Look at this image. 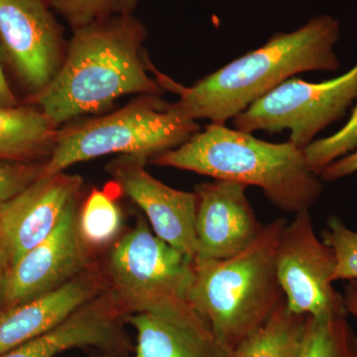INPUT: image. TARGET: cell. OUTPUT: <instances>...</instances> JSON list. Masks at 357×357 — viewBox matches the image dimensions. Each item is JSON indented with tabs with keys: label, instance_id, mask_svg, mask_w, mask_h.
I'll return each instance as SVG.
<instances>
[{
	"label": "cell",
	"instance_id": "cell-1",
	"mask_svg": "<svg viewBox=\"0 0 357 357\" xmlns=\"http://www.w3.org/2000/svg\"><path fill=\"white\" fill-rule=\"evenodd\" d=\"M147 29L133 14L95 21L73 30L62 67L48 86L27 98L57 128L100 114L128 95H162L148 75Z\"/></svg>",
	"mask_w": 357,
	"mask_h": 357
},
{
	"label": "cell",
	"instance_id": "cell-2",
	"mask_svg": "<svg viewBox=\"0 0 357 357\" xmlns=\"http://www.w3.org/2000/svg\"><path fill=\"white\" fill-rule=\"evenodd\" d=\"M340 23L330 15L312 18L299 29L277 33L266 44L231 61L191 86L149 70L164 91L178 96L172 103L188 119L225 124L283 82L301 73L333 70L340 63L335 52Z\"/></svg>",
	"mask_w": 357,
	"mask_h": 357
},
{
	"label": "cell",
	"instance_id": "cell-3",
	"mask_svg": "<svg viewBox=\"0 0 357 357\" xmlns=\"http://www.w3.org/2000/svg\"><path fill=\"white\" fill-rule=\"evenodd\" d=\"M149 163L256 185L276 208L287 213L311 210L323 192L318 176L307 166L304 150L290 141L260 140L225 124L211 123Z\"/></svg>",
	"mask_w": 357,
	"mask_h": 357
},
{
	"label": "cell",
	"instance_id": "cell-4",
	"mask_svg": "<svg viewBox=\"0 0 357 357\" xmlns=\"http://www.w3.org/2000/svg\"><path fill=\"white\" fill-rule=\"evenodd\" d=\"M285 218L265 225L238 255L222 260H195L187 300L229 351L259 330L285 302L276 272V255Z\"/></svg>",
	"mask_w": 357,
	"mask_h": 357
},
{
	"label": "cell",
	"instance_id": "cell-5",
	"mask_svg": "<svg viewBox=\"0 0 357 357\" xmlns=\"http://www.w3.org/2000/svg\"><path fill=\"white\" fill-rule=\"evenodd\" d=\"M198 131L196 121L178 114L161 95L137 96L112 114L61 126L41 174L65 172L77 163L112 154L140 157L149 163Z\"/></svg>",
	"mask_w": 357,
	"mask_h": 357
},
{
	"label": "cell",
	"instance_id": "cell-6",
	"mask_svg": "<svg viewBox=\"0 0 357 357\" xmlns=\"http://www.w3.org/2000/svg\"><path fill=\"white\" fill-rule=\"evenodd\" d=\"M102 270L107 290L128 316L187 299L195 259L159 238L146 218L138 215L132 229L112 244Z\"/></svg>",
	"mask_w": 357,
	"mask_h": 357
},
{
	"label": "cell",
	"instance_id": "cell-7",
	"mask_svg": "<svg viewBox=\"0 0 357 357\" xmlns=\"http://www.w3.org/2000/svg\"><path fill=\"white\" fill-rule=\"evenodd\" d=\"M357 98V64L342 76L307 83L291 77L234 119L237 130H290V141L305 150L317 134L342 119Z\"/></svg>",
	"mask_w": 357,
	"mask_h": 357
},
{
	"label": "cell",
	"instance_id": "cell-8",
	"mask_svg": "<svg viewBox=\"0 0 357 357\" xmlns=\"http://www.w3.org/2000/svg\"><path fill=\"white\" fill-rule=\"evenodd\" d=\"M68 42L47 0H0V57L27 98L53 81Z\"/></svg>",
	"mask_w": 357,
	"mask_h": 357
},
{
	"label": "cell",
	"instance_id": "cell-9",
	"mask_svg": "<svg viewBox=\"0 0 357 357\" xmlns=\"http://www.w3.org/2000/svg\"><path fill=\"white\" fill-rule=\"evenodd\" d=\"M335 267L333 251L317 236L310 211L295 213L282 232L276 255L289 311L314 318L347 314L342 294L333 287Z\"/></svg>",
	"mask_w": 357,
	"mask_h": 357
},
{
	"label": "cell",
	"instance_id": "cell-10",
	"mask_svg": "<svg viewBox=\"0 0 357 357\" xmlns=\"http://www.w3.org/2000/svg\"><path fill=\"white\" fill-rule=\"evenodd\" d=\"M83 201L66 213L50 236L0 276V311L57 290L95 264V251L84 243L77 223Z\"/></svg>",
	"mask_w": 357,
	"mask_h": 357
},
{
	"label": "cell",
	"instance_id": "cell-11",
	"mask_svg": "<svg viewBox=\"0 0 357 357\" xmlns=\"http://www.w3.org/2000/svg\"><path fill=\"white\" fill-rule=\"evenodd\" d=\"M84 180L65 172L44 175L0 203V276L41 243L66 213L83 201Z\"/></svg>",
	"mask_w": 357,
	"mask_h": 357
},
{
	"label": "cell",
	"instance_id": "cell-12",
	"mask_svg": "<svg viewBox=\"0 0 357 357\" xmlns=\"http://www.w3.org/2000/svg\"><path fill=\"white\" fill-rule=\"evenodd\" d=\"M148 161L119 155L105 168L119 192L144 213L162 241L195 259L197 255V197L169 187L146 170Z\"/></svg>",
	"mask_w": 357,
	"mask_h": 357
},
{
	"label": "cell",
	"instance_id": "cell-13",
	"mask_svg": "<svg viewBox=\"0 0 357 357\" xmlns=\"http://www.w3.org/2000/svg\"><path fill=\"white\" fill-rule=\"evenodd\" d=\"M248 185L215 180L195 187L197 197L196 261L222 260L255 243L265 225L246 197Z\"/></svg>",
	"mask_w": 357,
	"mask_h": 357
},
{
	"label": "cell",
	"instance_id": "cell-14",
	"mask_svg": "<svg viewBox=\"0 0 357 357\" xmlns=\"http://www.w3.org/2000/svg\"><path fill=\"white\" fill-rule=\"evenodd\" d=\"M124 321L136 332L131 357H231L187 299L166 301Z\"/></svg>",
	"mask_w": 357,
	"mask_h": 357
},
{
	"label": "cell",
	"instance_id": "cell-15",
	"mask_svg": "<svg viewBox=\"0 0 357 357\" xmlns=\"http://www.w3.org/2000/svg\"><path fill=\"white\" fill-rule=\"evenodd\" d=\"M107 289L102 265L96 261L63 287L0 311V356L48 332Z\"/></svg>",
	"mask_w": 357,
	"mask_h": 357
},
{
	"label": "cell",
	"instance_id": "cell-16",
	"mask_svg": "<svg viewBox=\"0 0 357 357\" xmlns=\"http://www.w3.org/2000/svg\"><path fill=\"white\" fill-rule=\"evenodd\" d=\"M58 129L36 105L0 107V162L46 163Z\"/></svg>",
	"mask_w": 357,
	"mask_h": 357
},
{
	"label": "cell",
	"instance_id": "cell-17",
	"mask_svg": "<svg viewBox=\"0 0 357 357\" xmlns=\"http://www.w3.org/2000/svg\"><path fill=\"white\" fill-rule=\"evenodd\" d=\"M306 319L289 311L284 302L264 326L237 345L231 357H299Z\"/></svg>",
	"mask_w": 357,
	"mask_h": 357
},
{
	"label": "cell",
	"instance_id": "cell-18",
	"mask_svg": "<svg viewBox=\"0 0 357 357\" xmlns=\"http://www.w3.org/2000/svg\"><path fill=\"white\" fill-rule=\"evenodd\" d=\"M77 223L84 243L93 251L112 245L121 236L122 213L112 192L93 188L82 203Z\"/></svg>",
	"mask_w": 357,
	"mask_h": 357
},
{
	"label": "cell",
	"instance_id": "cell-19",
	"mask_svg": "<svg viewBox=\"0 0 357 357\" xmlns=\"http://www.w3.org/2000/svg\"><path fill=\"white\" fill-rule=\"evenodd\" d=\"M347 316H307L299 357H356V337Z\"/></svg>",
	"mask_w": 357,
	"mask_h": 357
},
{
	"label": "cell",
	"instance_id": "cell-20",
	"mask_svg": "<svg viewBox=\"0 0 357 357\" xmlns=\"http://www.w3.org/2000/svg\"><path fill=\"white\" fill-rule=\"evenodd\" d=\"M73 30L95 21L133 14L138 0H47Z\"/></svg>",
	"mask_w": 357,
	"mask_h": 357
},
{
	"label": "cell",
	"instance_id": "cell-21",
	"mask_svg": "<svg viewBox=\"0 0 357 357\" xmlns=\"http://www.w3.org/2000/svg\"><path fill=\"white\" fill-rule=\"evenodd\" d=\"M357 100V98H356ZM357 149V102L351 117L337 132L312 141L304 150L310 170L314 175L321 176L326 167L333 162L351 153Z\"/></svg>",
	"mask_w": 357,
	"mask_h": 357
},
{
	"label": "cell",
	"instance_id": "cell-22",
	"mask_svg": "<svg viewBox=\"0 0 357 357\" xmlns=\"http://www.w3.org/2000/svg\"><path fill=\"white\" fill-rule=\"evenodd\" d=\"M321 236V241L332 248L335 255L333 283L340 280L356 281L357 230L349 229L340 218L332 217Z\"/></svg>",
	"mask_w": 357,
	"mask_h": 357
},
{
	"label": "cell",
	"instance_id": "cell-23",
	"mask_svg": "<svg viewBox=\"0 0 357 357\" xmlns=\"http://www.w3.org/2000/svg\"><path fill=\"white\" fill-rule=\"evenodd\" d=\"M44 164L0 162V203L13 198L36 180Z\"/></svg>",
	"mask_w": 357,
	"mask_h": 357
},
{
	"label": "cell",
	"instance_id": "cell-24",
	"mask_svg": "<svg viewBox=\"0 0 357 357\" xmlns=\"http://www.w3.org/2000/svg\"><path fill=\"white\" fill-rule=\"evenodd\" d=\"M357 172V149L326 167L321 177L326 182L340 180Z\"/></svg>",
	"mask_w": 357,
	"mask_h": 357
},
{
	"label": "cell",
	"instance_id": "cell-25",
	"mask_svg": "<svg viewBox=\"0 0 357 357\" xmlns=\"http://www.w3.org/2000/svg\"><path fill=\"white\" fill-rule=\"evenodd\" d=\"M20 103L14 95L10 84L8 83L1 57H0V107H16Z\"/></svg>",
	"mask_w": 357,
	"mask_h": 357
},
{
	"label": "cell",
	"instance_id": "cell-26",
	"mask_svg": "<svg viewBox=\"0 0 357 357\" xmlns=\"http://www.w3.org/2000/svg\"><path fill=\"white\" fill-rule=\"evenodd\" d=\"M345 310L347 314L356 317L357 319V283L356 281H351V284L345 288L342 294Z\"/></svg>",
	"mask_w": 357,
	"mask_h": 357
},
{
	"label": "cell",
	"instance_id": "cell-27",
	"mask_svg": "<svg viewBox=\"0 0 357 357\" xmlns=\"http://www.w3.org/2000/svg\"><path fill=\"white\" fill-rule=\"evenodd\" d=\"M356 357H357V337L356 340Z\"/></svg>",
	"mask_w": 357,
	"mask_h": 357
},
{
	"label": "cell",
	"instance_id": "cell-28",
	"mask_svg": "<svg viewBox=\"0 0 357 357\" xmlns=\"http://www.w3.org/2000/svg\"><path fill=\"white\" fill-rule=\"evenodd\" d=\"M100 357H115V356H103V354H102V356H100Z\"/></svg>",
	"mask_w": 357,
	"mask_h": 357
}]
</instances>
